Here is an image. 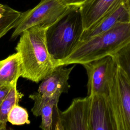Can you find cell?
Returning a JSON list of instances; mask_svg holds the SVG:
<instances>
[{
	"label": "cell",
	"instance_id": "obj_1",
	"mask_svg": "<svg viewBox=\"0 0 130 130\" xmlns=\"http://www.w3.org/2000/svg\"><path fill=\"white\" fill-rule=\"evenodd\" d=\"M49 26L37 25L25 30L15 47L21 59V77L36 83L42 81L55 68L46 43V32Z\"/></svg>",
	"mask_w": 130,
	"mask_h": 130
},
{
	"label": "cell",
	"instance_id": "obj_2",
	"mask_svg": "<svg viewBox=\"0 0 130 130\" xmlns=\"http://www.w3.org/2000/svg\"><path fill=\"white\" fill-rule=\"evenodd\" d=\"M130 42V22L119 23L110 29L84 41H80L71 54L59 66L88 62L112 55Z\"/></svg>",
	"mask_w": 130,
	"mask_h": 130
},
{
	"label": "cell",
	"instance_id": "obj_3",
	"mask_svg": "<svg viewBox=\"0 0 130 130\" xmlns=\"http://www.w3.org/2000/svg\"><path fill=\"white\" fill-rule=\"evenodd\" d=\"M84 30L81 6H72L47 28L46 39L55 67L68 57L80 42Z\"/></svg>",
	"mask_w": 130,
	"mask_h": 130
},
{
	"label": "cell",
	"instance_id": "obj_4",
	"mask_svg": "<svg viewBox=\"0 0 130 130\" xmlns=\"http://www.w3.org/2000/svg\"><path fill=\"white\" fill-rule=\"evenodd\" d=\"M71 7L60 0H41L33 8L21 13L18 23L12 34L11 39H16L23 31L33 26H50Z\"/></svg>",
	"mask_w": 130,
	"mask_h": 130
},
{
	"label": "cell",
	"instance_id": "obj_5",
	"mask_svg": "<svg viewBox=\"0 0 130 130\" xmlns=\"http://www.w3.org/2000/svg\"><path fill=\"white\" fill-rule=\"evenodd\" d=\"M81 65L87 75V95H108L118 69L113 57L108 55Z\"/></svg>",
	"mask_w": 130,
	"mask_h": 130
},
{
	"label": "cell",
	"instance_id": "obj_6",
	"mask_svg": "<svg viewBox=\"0 0 130 130\" xmlns=\"http://www.w3.org/2000/svg\"><path fill=\"white\" fill-rule=\"evenodd\" d=\"M108 96L118 130H130V81L118 67Z\"/></svg>",
	"mask_w": 130,
	"mask_h": 130
},
{
	"label": "cell",
	"instance_id": "obj_7",
	"mask_svg": "<svg viewBox=\"0 0 130 130\" xmlns=\"http://www.w3.org/2000/svg\"><path fill=\"white\" fill-rule=\"evenodd\" d=\"M90 96L88 130H118L108 95L95 94Z\"/></svg>",
	"mask_w": 130,
	"mask_h": 130
},
{
	"label": "cell",
	"instance_id": "obj_8",
	"mask_svg": "<svg viewBox=\"0 0 130 130\" xmlns=\"http://www.w3.org/2000/svg\"><path fill=\"white\" fill-rule=\"evenodd\" d=\"M91 98L74 99L65 111H60V130H88Z\"/></svg>",
	"mask_w": 130,
	"mask_h": 130
},
{
	"label": "cell",
	"instance_id": "obj_9",
	"mask_svg": "<svg viewBox=\"0 0 130 130\" xmlns=\"http://www.w3.org/2000/svg\"><path fill=\"white\" fill-rule=\"evenodd\" d=\"M129 22H130V14L126 3H122L90 27L84 29L80 41H85L106 31L118 23Z\"/></svg>",
	"mask_w": 130,
	"mask_h": 130
},
{
	"label": "cell",
	"instance_id": "obj_10",
	"mask_svg": "<svg viewBox=\"0 0 130 130\" xmlns=\"http://www.w3.org/2000/svg\"><path fill=\"white\" fill-rule=\"evenodd\" d=\"M64 67H56L51 73L42 80L38 92L48 96L53 95L57 93L61 94L68 92L70 87L68 80L75 66L69 68Z\"/></svg>",
	"mask_w": 130,
	"mask_h": 130
},
{
	"label": "cell",
	"instance_id": "obj_11",
	"mask_svg": "<svg viewBox=\"0 0 130 130\" xmlns=\"http://www.w3.org/2000/svg\"><path fill=\"white\" fill-rule=\"evenodd\" d=\"M127 0H89L81 6L84 29Z\"/></svg>",
	"mask_w": 130,
	"mask_h": 130
},
{
	"label": "cell",
	"instance_id": "obj_12",
	"mask_svg": "<svg viewBox=\"0 0 130 130\" xmlns=\"http://www.w3.org/2000/svg\"><path fill=\"white\" fill-rule=\"evenodd\" d=\"M22 74L21 61L18 52L0 60L1 87H11L17 83Z\"/></svg>",
	"mask_w": 130,
	"mask_h": 130
},
{
	"label": "cell",
	"instance_id": "obj_13",
	"mask_svg": "<svg viewBox=\"0 0 130 130\" xmlns=\"http://www.w3.org/2000/svg\"><path fill=\"white\" fill-rule=\"evenodd\" d=\"M24 96L17 89V83L11 86L7 94L0 103V130L6 129L8 115L12 107L18 104Z\"/></svg>",
	"mask_w": 130,
	"mask_h": 130
},
{
	"label": "cell",
	"instance_id": "obj_14",
	"mask_svg": "<svg viewBox=\"0 0 130 130\" xmlns=\"http://www.w3.org/2000/svg\"><path fill=\"white\" fill-rule=\"evenodd\" d=\"M61 94H57L50 100L42 108L41 116L42 121L40 127L43 130L52 129L53 123V108L55 104H58Z\"/></svg>",
	"mask_w": 130,
	"mask_h": 130
},
{
	"label": "cell",
	"instance_id": "obj_15",
	"mask_svg": "<svg viewBox=\"0 0 130 130\" xmlns=\"http://www.w3.org/2000/svg\"><path fill=\"white\" fill-rule=\"evenodd\" d=\"M112 56L130 81V42Z\"/></svg>",
	"mask_w": 130,
	"mask_h": 130
},
{
	"label": "cell",
	"instance_id": "obj_16",
	"mask_svg": "<svg viewBox=\"0 0 130 130\" xmlns=\"http://www.w3.org/2000/svg\"><path fill=\"white\" fill-rule=\"evenodd\" d=\"M8 122L17 125L29 124L27 110L18 104L14 105L8 115Z\"/></svg>",
	"mask_w": 130,
	"mask_h": 130
},
{
	"label": "cell",
	"instance_id": "obj_17",
	"mask_svg": "<svg viewBox=\"0 0 130 130\" xmlns=\"http://www.w3.org/2000/svg\"><path fill=\"white\" fill-rule=\"evenodd\" d=\"M57 94H61V93H57L53 95L48 96L37 92L29 95V98L34 101V106L31 108V112L34 115L36 116H40L41 109L50 100Z\"/></svg>",
	"mask_w": 130,
	"mask_h": 130
},
{
	"label": "cell",
	"instance_id": "obj_18",
	"mask_svg": "<svg viewBox=\"0 0 130 130\" xmlns=\"http://www.w3.org/2000/svg\"><path fill=\"white\" fill-rule=\"evenodd\" d=\"M66 5L72 6H81L89 0H60Z\"/></svg>",
	"mask_w": 130,
	"mask_h": 130
},
{
	"label": "cell",
	"instance_id": "obj_19",
	"mask_svg": "<svg viewBox=\"0 0 130 130\" xmlns=\"http://www.w3.org/2000/svg\"><path fill=\"white\" fill-rule=\"evenodd\" d=\"M13 10L12 8L7 5H5L0 3V19L3 17L7 14Z\"/></svg>",
	"mask_w": 130,
	"mask_h": 130
},
{
	"label": "cell",
	"instance_id": "obj_20",
	"mask_svg": "<svg viewBox=\"0 0 130 130\" xmlns=\"http://www.w3.org/2000/svg\"><path fill=\"white\" fill-rule=\"evenodd\" d=\"M11 87H1L0 86V103L4 98L7 94Z\"/></svg>",
	"mask_w": 130,
	"mask_h": 130
},
{
	"label": "cell",
	"instance_id": "obj_21",
	"mask_svg": "<svg viewBox=\"0 0 130 130\" xmlns=\"http://www.w3.org/2000/svg\"><path fill=\"white\" fill-rule=\"evenodd\" d=\"M126 4H127V8H128V12H129V14H130V0H127V1Z\"/></svg>",
	"mask_w": 130,
	"mask_h": 130
}]
</instances>
